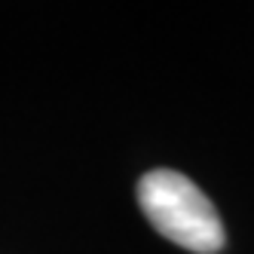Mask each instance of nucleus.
Here are the masks:
<instances>
[{"mask_svg": "<svg viewBox=\"0 0 254 254\" xmlns=\"http://www.w3.org/2000/svg\"><path fill=\"white\" fill-rule=\"evenodd\" d=\"M138 205L153 230L193 254L224 248V224L211 199L175 169H153L138 181Z\"/></svg>", "mask_w": 254, "mask_h": 254, "instance_id": "f257e3e1", "label": "nucleus"}]
</instances>
